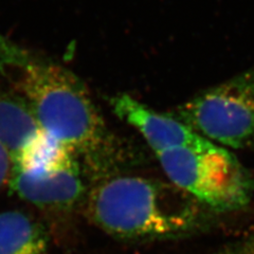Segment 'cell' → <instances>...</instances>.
<instances>
[{
  "instance_id": "7",
  "label": "cell",
  "mask_w": 254,
  "mask_h": 254,
  "mask_svg": "<svg viewBox=\"0 0 254 254\" xmlns=\"http://www.w3.org/2000/svg\"><path fill=\"white\" fill-rule=\"evenodd\" d=\"M51 141L25 99L19 94H0V144L13 165L28 161Z\"/></svg>"
},
{
  "instance_id": "9",
  "label": "cell",
  "mask_w": 254,
  "mask_h": 254,
  "mask_svg": "<svg viewBox=\"0 0 254 254\" xmlns=\"http://www.w3.org/2000/svg\"><path fill=\"white\" fill-rule=\"evenodd\" d=\"M13 170L12 159L5 148L0 144V190L10 181Z\"/></svg>"
},
{
  "instance_id": "4",
  "label": "cell",
  "mask_w": 254,
  "mask_h": 254,
  "mask_svg": "<svg viewBox=\"0 0 254 254\" xmlns=\"http://www.w3.org/2000/svg\"><path fill=\"white\" fill-rule=\"evenodd\" d=\"M213 143L241 149L254 142V69L204 90L174 116Z\"/></svg>"
},
{
  "instance_id": "8",
  "label": "cell",
  "mask_w": 254,
  "mask_h": 254,
  "mask_svg": "<svg viewBox=\"0 0 254 254\" xmlns=\"http://www.w3.org/2000/svg\"><path fill=\"white\" fill-rule=\"evenodd\" d=\"M0 254H49L44 230L20 211L1 212Z\"/></svg>"
},
{
  "instance_id": "3",
  "label": "cell",
  "mask_w": 254,
  "mask_h": 254,
  "mask_svg": "<svg viewBox=\"0 0 254 254\" xmlns=\"http://www.w3.org/2000/svg\"><path fill=\"white\" fill-rule=\"evenodd\" d=\"M166 176L202 205L217 211L240 209L252 195L248 171L229 150L213 142L157 154Z\"/></svg>"
},
{
  "instance_id": "2",
  "label": "cell",
  "mask_w": 254,
  "mask_h": 254,
  "mask_svg": "<svg viewBox=\"0 0 254 254\" xmlns=\"http://www.w3.org/2000/svg\"><path fill=\"white\" fill-rule=\"evenodd\" d=\"M200 203L175 185L138 176L101 181L87 198V215L121 240H163L187 235L201 220Z\"/></svg>"
},
{
  "instance_id": "1",
  "label": "cell",
  "mask_w": 254,
  "mask_h": 254,
  "mask_svg": "<svg viewBox=\"0 0 254 254\" xmlns=\"http://www.w3.org/2000/svg\"><path fill=\"white\" fill-rule=\"evenodd\" d=\"M0 73L27 101L42 128L92 166L111 149L106 125L86 86L68 69L0 35Z\"/></svg>"
},
{
  "instance_id": "5",
  "label": "cell",
  "mask_w": 254,
  "mask_h": 254,
  "mask_svg": "<svg viewBox=\"0 0 254 254\" xmlns=\"http://www.w3.org/2000/svg\"><path fill=\"white\" fill-rule=\"evenodd\" d=\"M9 182L23 200L45 209H70L85 193L78 157L55 141L31 160L13 165Z\"/></svg>"
},
{
  "instance_id": "6",
  "label": "cell",
  "mask_w": 254,
  "mask_h": 254,
  "mask_svg": "<svg viewBox=\"0 0 254 254\" xmlns=\"http://www.w3.org/2000/svg\"><path fill=\"white\" fill-rule=\"evenodd\" d=\"M114 113L136 128L157 154L179 147H200L210 141L169 115L148 108L128 94H118L110 99Z\"/></svg>"
}]
</instances>
